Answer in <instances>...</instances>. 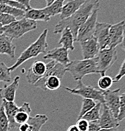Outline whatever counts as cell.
Instances as JSON below:
<instances>
[{
    "label": "cell",
    "instance_id": "obj_7",
    "mask_svg": "<svg viewBox=\"0 0 125 131\" xmlns=\"http://www.w3.org/2000/svg\"><path fill=\"white\" fill-rule=\"evenodd\" d=\"M99 8H96L92 12L91 15L88 18L85 22L79 28L76 42H83L94 37L96 24L97 22V20Z\"/></svg>",
    "mask_w": 125,
    "mask_h": 131
},
{
    "label": "cell",
    "instance_id": "obj_30",
    "mask_svg": "<svg viewBox=\"0 0 125 131\" xmlns=\"http://www.w3.org/2000/svg\"><path fill=\"white\" fill-rule=\"evenodd\" d=\"M11 81V72L9 68L3 62H0V82L9 83Z\"/></svg>",
    "mask_w": 125,
    "mask_h": 131
},
{
    "label": "cell",
    "instance_id": "obj_24",
    "mask_svg": "<svg viewBox=\"0 0 125 131\" xmlns=\"http://www.w3.org/2000/svg\"><path fill=\"white\" fill-rule=\"evenodd\" d=\"M64 0H56L54 1V3L49 6H45L42 8V10L45 15L51 18L52 16H54L60 15L62 12V7L64 6Z\"/></svg>",
    "mask_w": 125,
    "mask_h": 131
},
{
    "label": "cell",
    "instance_id": "obj_20",
    "mask_svg": "<svg viewBox=\"0 0 125 131\" xmlns=\"http://www.w3.org/2000/svg\"><path fill=\"white\" fill-rule=\"evenodd\" d=\"M3 106L5 113L7 117L9 124V129H14L17 127V125L15 122V116L17 114L19 106L15 103V102H7L3 100L2 105Z\"/></svg>",
    "mask_w": 125,
    "mask_h": 131
},
{
    "label": "cell",
    "instance_id": "obj_21",
    "mask_svg": "<svg viewBox=\"0 0 125 131\" xmlns=\"http://www.w3.org/2000/svg\"><path fill=\"white\" fill-rule=\"evenodd\" d=\"M32 111L30 104L27 102H25L21 106H19L17 114L15 116V122L18 125L28 122L30 116Z\"/></svg>",
    "mask_w": 125,
    "mask_h": 131
},
{
    "label": "cell",
    "instance_id": "obj_17",
    "mask_svg": "<svg viewBox=\"0 0 125 131\" xmlns=\"http://www.w3.org/2000/svg\"><path fill=\"white\" fill-rule=\"evenodd\" d=\"M20 76H17L9 84H5L0 88V98L7 102H14L15 100L16 93L20 85Z\"/></svg>",
    "mask_w": 125,
    "mask_h": 131
},
{
    "label": "cell",
    "instance_id": "obj_4",
    "mask_svg": "<svg viewBox=\"0 0 125 131\" xmlns=\"http://www.w3.org/2000/svg\"><path fill=\"white\" fill-rule=\"evenodd\" d=\"M36 28V21L23 18L8 25L5 26L3 27V34L13 40L21 37L27 33L35 30Z\"/></svg>",
    "mask_w": 125,
    "mask_h": 131
},
{
    "label": "cell",
    "instance_id": "obj_8",
    "mask_svg": "<svg viewBox=\"0 0 125 131\" xmlns=\"http://www.w3.org/2000/svg\"><path fill=\"white\" fill-rule=\"evenodd\" d=\"M47 69H46L45 73L43 76L40 80L36 82L35 84H34V86L38 87V88H41L43 90V83L45 80L48 77L52 76H57L60 79H62L64 74H66V67L60 64L57 63L54 61H51L47 64H46Z\"/></svg>",
    "mask_w": 125,
    "mask_h": 131
},
{
    "label": "cell",
    "instance_id": "obj_10",
    "mask_svg": "<svg viewBox=\"0 0 125 131\" xmlns=\"http://www.w3.org/2000/svg\"><path fill=\"white\" fill-rule=\"evenodd\" d=\"M111 24L106 23L97 22L96 26L94 37L96 39L100 49H109V32Z\"/></svg>",
    "mask_w": 125,
    "mask_h": 131
},
{
    "label": "cell",
    "instance_id": "obj_39",
    "mask_svg": "<svg viewBox=\"0 0 125 131\" xmlns=\"http://www.w3.org/2000/svg\"><path fill=\"white\" fill-rule=\"evenodd\" d=\"M67 131H79L76 125H72L68 128Z\"/></svg>",
    "mask_w": 125,
    "mask_h": 131
},
{
    "label": "cell",
    "instance_id": "obj_29",
    "mask_svg": "<svg viewBox=\"0 0 125 131\" xmlns=\"http://www.w3.org/2000/svg\"><path fill=\"white\" fill-rule=\"evenodd\" d=\"M114 83L113 78L108 75L101 76L97 82L98 88L103 91H107L109 90Z\"/></svg>",
    "mask_w": 125,
    "mask_h": 131
},
{
    "label": "cell",
    "instance_id": "obj_41",
    "mask_svg": "<svg viewBox=\"0 0 125 131\" xmlns=\"http://www.w3.org/2000/svg\"><path fill=\"white\" fill-rule=\"evenodd\" d=\"M54 2V0H46V3H47V5L46 6H49L51 5H52Z\"/></svg>",
    "mask_w": 125,
    "mask_h": 131
},
{
    "label": "cell",
    "instance_id": "obj_28",
    "mask_svg": "<svg viewBox=\"0 0 125 131\" xmlns=\"http://www.w3.org/2000/svg\"><path fill=\"white\" fill-rule=\"evenodd\" d=\"M96 102L94 100L91 99H87V98H83L81 105V110H80L78 118L77 120L82 118L84 115H85L88 112L90 111L92 108H93L96 105Z\"/></svg>",
    "mask_w": 125,
    "mask_h": 131
},
{
    "label": "cell",
    "instance_id": "obj_34",
    "mask_svg": "<svg viewBox=\"0 0 125 131\" xmlns=\"http://www.w3.org/2000/svg\"><path fill=\"white\" fill-rule=\"evenodd\" d=\"M125 76V58L123 61V63L121 66L120 68L119 69L118 73L117 74L116 76L113 78L114 83H117L119 82Z\"/></svg>",
    "mask_w": 125,
    "mask_h": 131
},
{
    "label": "cell",
    "instance_id": "obj_12",
    "mask_svg": "<svg viewBox=\"0 0 125 131\" xmlns=\"http://www.w3.org/2000/svg\"><path fill=\"white\" fill-rule=\"evenodd\" d=\"M43 58L45 59H51L65 67L71 62L69 59V50L63 47H56L48 50L45 55L43 56Z\"/></svg>",
    "mask_w": 125,
    "mask_h": 131
},
{
    "label": "cell",
    "instance_id": "obj_6",
    "mask_svg": "<svg viewBox=\"0 0 125 131\" xmlns=\"http://www.w3.org/2000/svg\"><path fill=\"white\" fill-rule=\"evenodd\" d=\"M96 57L98 73L101 76H104L107 71L115 64L118 59L116 48L100 50Z\"/></svg>",
    "mask_w": 125,
    "mask_h": 131
},
{
    "label": "cell",
    "instance_id": "obj_26",
    "mask_svg": "<svg viewBox=\"0 0 125 131\" xmlns=\"http://www.w3.org/2000/svg\"><path fill=\"white\" fill-rule=\"evenodd\" d=\"M102 104L99 102L96 103V106L92 108L89 112H88L86 114L84 115L82 118L86 120L89 122H93V121H99L101 115V108Z\"/></svg>",
    "mask_w": 125,
    "mask_h": 131
},
{
    "label": "cell",
    "instance_id": "obj_36",
    "mask_svg": "<svg viewBox=\"0 0 125 131\" xmlns=\"http://www.w3.org/2000/svg\"><path fill=\"white\" fill-rule=\"evenodd\" d=\"M101 129L99 121H93L89 122V127L88 131H99Z\"/></svg>",
    "mask_w": 125,
    "mask_h": 131
},
{
    "label": "cell",
    "instance_id": "obj_23",
    "mask_svg": "<svg viewBox=\"0 0 125 131\" xmlns=\"http://www.w3.org/2000/svg\"><path fill=\"white\" fill-rule=\"evenodd\" d=\"M25 18L33 20V21H42L44 22H48L51 18L44 13L42 9H35L31 8L25 12L23 16Z\"/></svg>",
    "mask_w": 125,
    "mask_h": 131
},
{
    "label": "cell",
    "instance_id": "obj_37",
    "mask_svg": "<svg viewBox=\"0 0 125 131\" xmlns=\"http://www.w3.org/2000/svg\"><path fill=\"white\" fill-rule=\"evenodd\" d=\"M18 1L20 3H21V5H23L25 6L26 9H27V11H28V9L32 8L30 6V0H20V1Z\"/></svg>",
    "mask_w": 125,
    "mask_h": 131
},
{
    "label": "cell",
    "instance_id": "obj_2",
    "mask_svg": "<svg viewBox=\"0 0 125 131\" xmlns=\"http://www.w3.org/2000/svg\"><path fill=\"white\" fill-rule=\"evenodd\" d=\"M48 29H45L37 39L26 49L17 59L15 63L9 68L10 72L14 71L23 63L28 59L37 57L40 54H45L48 49V44L47 41Z\"/></svg>",
    "mask_w": 125,
    "mask_h": 131
},
{
    "label": "cell",
    "instance_id": "obj_40",
    "mask_svg": "<svg viewBox=\"0 0 125 131\" xmlns=\"http://www.w3.org/2000/svg\"><path fill=\"white\" fill-rule=\"evenodd\" d=\"M99 131H119L116 128L114 129H101Z\"/></svg>",
    "mask_w": 125,
    "mask_h": 131
},
{
    "label": "cell",
    "instance_id": "obj_43",
    "mask_svg": "<svg viewBox=\"0 0 125 131\" xmlns=\"http://www.w3.org/2000/svg\"><path fill=\"white\" fill-rule=\"evenodd\" d=\"M123 131H125V129H124V130H123Z\"/></svg>",
    "mask_w": 125,
    "mask_h": 131
},
{
    "label": "cell",
    "instance_id": "obj_19",
    "mask_svg": "<svg viewBox=\"0 0 125 131\" xmlns=\"http://www.w3.org/2000/svg\"><path fill=\"white\" fill-rule=\"evenodd\" d=\"M16 46L13 44V39L5 34L0 35V54H6L11 59L15 57Z\"/></svg>",
    "mask_w": 125,
    "mask_h": 131
},
{
    "label": "cell",
    "instance_id": "obj_22",
    "mask_svg": "<svg viewBox=\"0 0 125 131\" xmlns=\"http://www.w3.org/2000/svg\"><path fill=\"white\" fill-rule=\"evenodd\" d=\"M61 34L62 35L58 42V44L62 45V47L67 49L68 50H74V39L70 30L68 27H66L63 30Z\"/></svg>",
    "mask_w": 125,
    "mask_h": 131
},
{
    "label": "cell",
    "instance_id": "obj_42",
    "mask_svg": "<svg viewBox=\"0 0 125 131\" xmlns=\"http://www.w3.org/2000/svg\"><path fill=\"white\" fill-rule=\"evenodd\" d=\"M3 27L4 26H3L2 25L0 24V35H1V34H3Z\"/></svg>",
    "mask_w": 125,
    "mask_h": 131
},
{
    "label": "cell",
    "instance_id": "obj_25",
    "mask_svg": "<svg viewBox=\"0 0 125 131\" xmlns=\"http://www.w3.org/2000/svg\"><path fill=\"white\" fill-rule=\"evenodd\" d=\"M60 79L57 76H52L45 80L44 83H43V90L55 91L60 88Z\"/></svg>",
    "mask_w": 125,
    "mask_h": 131
},
{
    "label": "cell",
    "instance_id": "obj_35",
    "mask_svg": "<svg viewBox=\"0 0 125 131\" xmlns=\"http://www.w3.org/2000/svg\"><path fill=\"white\" fill-rule=\"evenodd\" d=\"M77 128L79 129V131H88V127H89V122L84 118H80L77 121Z\"/></svg>",
    "mask_w": 125,
    "mask_h": 131
},
{
    "label": "cell",
    "instance_id": "obj_13",
    "mask_svg": "<svg viewBox=\"0 0 125 131\" xmlns=\"http://www.w3.org/2000/svg\"><path fill=\"white\" fill-rule=\"evenodd\" d=\"M125 29V21L122 20L116 24L111 25L109 28V49L116 48L121 43L123 37V33Z\"/></svg>",
    "mask_w": 125,
    "mask_h": 131
},
{
    "label": "cell",
    "instance_id": "obj_11",
    "mask_svg": "<svg viewBox=\"0 0 125 131\" xmlns=\"http://www.w3.org/2000/svg\"><path fill=\"white\" fill-rule=\"evenodd\" d=\"M120 89L104 91V104L112 113L115 117L118 118L119 110V95Z\"/></svg>",
    "mask_w": 125,
    "mask_h": 131
},
{
    "label": "cell",
    "instance_id": "obj_5",
    "mask_svg": "<svg viewBox=\"0 0 125 131\" xmlns=\"http://www.w3.org/2000/svg\"><path fill=\"white\" fill-rule=\"evenodd\" d=\"M65 89L73 95H79L83 98L91 99L95 102L97 101V102H99L101 104H104V91L101 90L96 87L85 85L82 80L77 81L76 88H71L69 87H65Z\"/></svg>",
    "mask_w": 125,
    "mask_h": 131
},
{
    "label": "cell",
    "instance_id": "obj_33",
    "mask_svg": "<svg viewBox=\"0 0 125 131\" xmlns=\"http://www.w3.org/2000/svg\"><path fill=\"white\" fill-rule=\"evenodd\" d=\"M17 20L16 18L14 16L5 14V13H0V24H1L4 27L12 24Z\"/></svg>",
    "mask_w": 125,
    "mask_h": 131
},
{
    "label": "cell",
    "instance_id": "obj_1",
    "mask_svg": "<svg viewBox=\"0 0 125 131\" xmlns=\"http://www.w3.org/2000/svg\"><path fill=\"white\" fill-rule=\"evenodd\" d=\"M99 8V2L97 0H88L81 8L69 18L60 20L54 27V34H60L63 30L68 27L74 36V42H76L79 28L85 22L96 8Z\"/></svg>",
    "mask_w": 125,
    "mask_h": 131
},
{
    "label": "cell",
    "instance_id": "obj_9",
    "mask_svg": "<svg viewBox=\"0 0 125 131\" xmlns=\"http://www.w3.org/2000/svg\"><path fill=\"white\" fill-rule=\"evenodd\" d=\"M48 120V117L46 115L36 114L30 117L27 122L18 125L16 131H40Z\"/></svg>",
    "mask_w": 125,
    "mask_h": 131
},
{
    "label": "cell",
    "instance_id": "obj_15",
    "mask_svg": "<svg viewBox=\"0 0 125 131\" xmlns=\"http://www.w3.org/2000/svg\"><path fill=\"white\" fill-rule=\"evenodd\" d=\"M47 66L44 62L36 61L32 64V66L28 69L26 78L29 83L34 84L43 77L45 73Z\"/></svg>",
    "mask_w": 125,
    "mask_h": 131
},
{
    "label": "cell",
    "instance_id": "obj_16",
    "mask_svg": "<svg viewBox=\"0 0 125 131\" xmlns=\"http://www.w3.org/2000/svg\"><path fill=\"white\" fill-rule=\"evenodd\" d=\"M102 106L103 110L98 121L101 129H118L119 126V121L105 104H102Z\"/></svg>",
    "mask_w": 125,
    "mask_h": 131
},
{
    "label": "cell",
    "instance_id": "obj_3",
    "mask_svg": "<svg viewBox=\"0 0 125 131\" xmlns=\"http://www.w3.org/2000/svg\"><path fill=\"white\" fill-rule=\"evenodd\" d=\"M76 81L82 80L84 76L91 74H99L97 67V57L91 59L75 60L66 67Z\"/></svg>",
    "mask_w": 125,
    "mask_h": 131
},
{
    "label": "cell",
    "instance_id": "obj_27",
    "mask_svg": "<svg viewBox=\"0 0 125 131\" xmlns=\"http://www.w3.org/2000/svg\"><path fill=\"white\" fill-rule=\"evenodd\" d=\"M0 13L9 15L16 18L18 16H24L25 12L13 8L5 4H0Z\"/></svg>",
    "mask_w": 125,
    "mask_h": 131
},
{
    "label": "cell",
    "instance_id": "obj_18",
    "mask_svg": "<svg viewBox=\"0 0 125 131\" xmlns=\"http://www.w3.org/2000/svg\"><path fill=\"white\" fill-rule=\"evenodd\" d=\"M85 1V0H72L64 5L62 12L60 14L61 20H66L73 15L81 8Z\"/></svg>",
    "mask_w": 125,
    "mask_h": 131
},
{
    "label": "cell",
    "instance_id": "obj_32",
    "mask_svg": "<svg viewBox=\"0 0 125 131\" xmlns=\"http://www.w3.org/2000/svg\"><path fill=\"white\" fill-rule=\"evenodd\" d=\"M125 118V91L120 95L119 97V110L118 116V121L119 122L123 121Z\"/></svg>",
    "mask_w": 125,
    "mask_h": 131
},
{
    "label": "cell",
    "instance_id": "obj_38",
    "mask_svg": "<svg viewBox=\"0 0 125 131\" xmlns=\"http://www.w3.org/2000/svg\"><path fill=\"white\" fill-rule=\"evenodd\" d=\"M119 46H120V47H121V49L125 51V29L124 30V33H123V40H122L121 43H120V45H119Z\"/></svg>",
    "mask_w": 125,
    "mask_h": 131
},
{
    "label": "cell",
    "instance_id": "obj_14",
    "mask_svg": "<svg viewBox=\"0 0 125 131\" xmlns=\"http://www.w3.org/2000/svg\"><path fill=\"white\" fill-rule=\"evenodd\" d=\"M84 59H91L97 57L100 51V47L94 37L80 42Z\"/></svg>",
    "mask_w": 125,
    "mask_h": 131
},
{
    "label": "cell",
    "instance_id": "obj_31",
    "mask_svg": "<svg viewBox=\"0 0 125 131\" xmlns=\"http://www.w3.org/2000/svg\"><path fill=\"white\" fill-rule=\"evenodd\" d=\"M9 124L7 117L5 113L3 106H0V131H8Z\"/></svg>",
    "mask_w": 125,
    "mask_h": 131
}]
</instances>
